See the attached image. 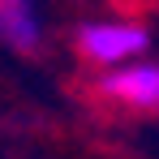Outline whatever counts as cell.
<instances>
[{
	"mask_svg": "<svg viewBox=\"0 0 159 159\" xmlns=\"http://www.w3.org/2000/svg\"><path fill=\"white\" fill-rule=\"evenodd\" d=\"M146 30L129 26V22H90L78 30V52L95 65H120L129 56L146 52Z\"/></svg>",
	"mask_w": 159,
	"mask_h": 159,
	"instance_id": "obj_1",
	"label": "cell"
},
{
	"mask_svg": "<svg viewBox=\"0 0 159 159\" xmlns=\"http://www.w3.org/2000/svg\"><path fill=\"white\" fill-rule=\"evenodd\" d=\"M99 90L133 107H159V65H125L116 73H103Z\"/></svg>",
	"mask_w": 159,
	"mask_h": 159,
	"instance_id": "obj_2",
	"label": "cell"
},
{
	"mask_svg": "<svg viewBox=\"0 0 159 159\" xmlns=\"http://www.w3.org/2000/svg\"><path fill=\"white\" fill-rule=\"evenodd\" d=\"M0 39L17 52L39 48V17H34V0H0Z\"/></svg>",
	"mask_w": 159,
	"mask_h": 159,
	"instance_id": "obj_3",
	"label": "cell"
}]
</instances>
